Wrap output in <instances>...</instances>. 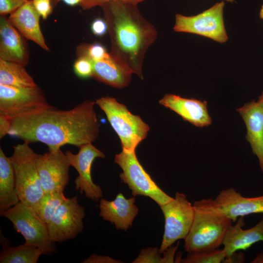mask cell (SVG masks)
Returning <instances> with one entry per match:
<instances>
[{
    "mask_svg": "<svg viewBox=\"0 0 263 263\" xmlns=\"http://www.w3.org/2000/svg\"><path fill=\"white\" fill-rule=\"evenodd\" d=\"M52 106L38 86L24 88L0 84V115L11 120L39 113Z\"/></svg>",
    "mask_w": 263,
    "mask_h": 263,
    "instance_id": "8",
    "label": "cell"
},
{
    "mask_svg": "<svg viewBox=\"0 0 263 263\" xmlns=\"http://www.w3.org/2000/svg\"><path fill=\"white\" fill-rule=\"evenodd\" d=\"M85 207L76 196L67 198L47 224L50 240L60 243L75 239L84 229Z\"/></svg>",
    "mask_w": 263,
    "mask_h": 263,
    "instance_id": "11",
    "label": "cell"
},
{
    "mask_svg": "<svg viewBox=\"0 0 263 263\" xmlns=\"http://www.w3.org/2000/svg\"><path fill=\"white\" fill-rule=\"evenodd\" d=\"M91 29L95 35L102 36L107 31L108 26L104 19H96L92 22Z\"/></svg>",
    "mask_w": 263,
    "mask_h": 263,
    "instance_id": "33",
    "label": "cell"
},
{
    "mask_svg": "<svg viewBox=\"0 0 263 263\" xmlns=\"http://www.w3.org/2000/svg\"><path fill=\"white\" fill-rule=\"evenodd\" d=\"M159 103L174 111L187 121L198 127L211 124L207 102L193 98H186L173 94H167L159 100Z\"/></svg>",
    "mask_w": 263,
    "mask_h": 263,
    "instance_id": "15",
    "label": "cell"
},
{
    "mask_svg": "<svg viewBox=\"0 0 263 263\" xmlns=\"http://www.w3.org/2000/svg\"><path fill=\"white\" fill-rule=\"evenodd\" d=\"M39 154L23 141L13 147L10 159L14 170L16 190L19 202L35 209L44 192L37 166Z\"/></svg>",
    "mask_w": 263,
    "mask_h": 263,
    "instance_id": "4",
    "label": "cell"
},
{
    "mask_svg": "<svg viewBox=\"0 0 263 263\" xmlns=\"http://www.w3.org/2000/svg\"><path fill=\"white\" fill-rule=\"evenodd\" d=\"M66 4L70 6H74L80 2L81 0H62Z\"/></svg>",
    "mask_w": 263,
    "mask_h": 263,
    "instance_id": "39",
    "label": "cell"
},
{
    "mask_svg": "<svg viewBox=\"0 0 263 263\" xmlns=\"http://www.w3.org/2000/svg\"><path fill=\"white\" fill-rule=\"evenodd\" d=\"M179 242L175 246L172 245L167 249H166L163 252V256L162 257V263H174V255L178 247Z\"/></svg>",
    "mask_w": 263,
    "mask_h": 263,
    "instance_id": "35",
    "label": "cell"
},
{
    "mask_svg": "<svg viewBox=\"0 0 263 263\" xmlns=\"http://www.w3.org/2000/svg\"><path fill=\"white\" fill-rule=\"evenodd\" d=\"M236 222L228 228L223 241L226 257L238 250H245L257 242H263V217L255 226L245 230L243 229L245 225L244 216L239 217Z\"/></svg>",
    "mask_w": 263,
    "mask_h": 263,
    "instance_id": "20",
    "label": "cell"
},
{
    "mask_svg": "<svg viewBox=\"0 0 263 263\" xmlns=\"http://www.w3.org/2000/svg\"><path fill=\"white\" fill-rule=\"evenodd\" d=\"M92 62V77L98 81L118 88L130 83L132 73L115 60L110 53L102 60Z\"/></svg>",
    "mask_w": 263,
    "mask_h": 263,
    "instance_id": "21",
    "label": "cell"
},
{
    "mask_svg": "<svg viewBox=\"0 0 263 263\" xmlns=\"http://www.w3.org/2000/svg\"><path fill=\"white\" fill-rule=\"evenodd\" d=\"M37 166L44 193L64 191L69 181L71 166L60 148L39 154Z\"/></svg>",
    "mask_w": 263,
    "mask_h": 263,
    "instance_id": "13",
    "label": "cell"
},
{
    "mask_svg": "<svg viewBox=\"0 0 263 263\" xmlns=\"http://www.w3.org/2000/svg\"><path fill=\"white\" fill-rule=\"evenodd\" d=\"M29 0H0V14H11Z\"/></svg>",
    "mask_w": 263,
    "mask_h": 263,
    "instance_id": "30",
    "label": "cell"
},
{
    "mask_svg": "<svg viewBox=\"0 0 263 263\" xmlns=\"http://www.w3.org/2000/svg\"><path fill=\"white\" fill-rule=\"evenodd\" d=\"M83 263H122L109 256L98 255L95 254H92L89 257L85 259Z\"/></svg>",
    "mask_w": 263,
    "mask_h": 263,
    "instance_id": "34",
    "label": "cell"
},
{
    "mask_svg": "<svg viewBox=\"0 0 263 263\" xmlns=\"http://www.w3.org/2000/svg\"><path fill=\"white\" fill-rule=\"evenodd\" d=\"M237 111L245 123V138L250 144L252 152L257 156L263 173V107L258 101L252 100Z\"/></svg>",
    "mask_w": 263,
    "mask_h": 263,
    "instance_id": "18",
    "label": "cell"
},
{
    "mask_svg": "<svg viewBox=\"0 0 263 263\" xmlns=\"http://www.w3.org/2000/svg\"><path fill=\"white\" fill-rule=\"evenodd\" d=\"M11 119L0 115V139H2L6 134H8V131L11 126Z\"/></svg>",
    "mask_w": 263,
    "mask_h": 263,
    "instance_id": "36",
    "label": "cell"
},
{
    "mask_svg": "<svg viewBox=\"0 0 263 263\" xmlns=\"http://www.w3.org/2000/svg\"><path fill=\"white\" fill-rule=\"evenodd\" d=\"M260 18L263 19V5L262 6L260 11Z\"/></svg>",
    "mask_w": 263,
    "mask_h": 263,
    "instance_id": "41",
    "label": "cell"
},
{
    "mask_svg": "<svg viewBox=\"0 0 263 263\" xmlns=\"http://www.w3.org/2000/svg\"><path fill=\"white\" fill-rule=\"evenodd\" d=\"M19 32L5 15L0 18V59L25 66L29 53L25 42Z\"/></svg>",
    "mask_w": 263,
    "mask_h": 263,
    "instance_id": "17",
    "label": "cell"
},
{
    "mask_svg": "<svg viewBox=\"0 0 263 263\" xmlns=\"http://www.w3.org/2000/svg\"><path fill=\"white\" fill-rule=\"evenodd\" d=\"M165 218L164 232L159 248L163 252L176 241L188 235L194 216V208L183 193L177 192L175 197L159 206Z\"/></svg>",
    "mask_w": 263,
    "mask_h": 263,
    "instance_id": "9",
    "label": "cell"
},
{
    "mask_svg": "<svg viewBox=\"0 0 263 263\" xmlns=\"http://www.w3.org/2000/svg\"><path fill=\"white\" fill-rule=\"evenodd\" d=\"M95 102L85 100L69 110L50 108L11 119L8 134L29 143L39 142L49 150L70 144L79 147L98 137Z\"/></svg>",
    "mask_w": 263,
    "mask_h": 263,
    "instance_id": "1",
    "label": "cell"
},
{
    "mask_svg": "<svg viewBox=\"0 0 263 263\" xmlns=\"http://www.w3.org/2000/svg\"><path fill=\"white\" fill-rule=\"evenodd\" d=\"M144 0H81L79 5L84 10H87L95 6H101L104 3L111 1H121L137 5Z\"/></svg>",
    "mask_w": 263,
    "mask_h": 263,
    "instance_id": "31",
    "label": "cell"
},
{
    "mask_svg": "<svg viewBox=\"0 0 263 263\" xmlns=\"http://www.w3.org/2000/svg\"><path fill=\"white\" fill-rule=\"evenodd\" d=\"M258 101L263 107V92H262L261 95L259 97V99H258Z\"/></svg>",
    "mask_w": 263,
    "mask_h": 263,
    "instance_id": "40",
    "label": "cell"
},
{
    "mask_svg": "<svg viewBox=\"0 0 263 263\" xmlns=\"http://www.w3.org/2000/svg\"><path fill=\"white\" fill-rule=\"evenodd\" d=\"M74 70L75 74L80 77H92L93 72V62L88 57L79 56L74 63Z\"/></svg>",
    "mask_w": 263,
    "mask_h": 263,
    "instance_id": "28",
    "label": "cell"
},
{
    "mask_svg": "<svg viewBox=\"0 0 263 263\" xmlns=\"http://www.w3.org/2000/svg\"><path fill=\"white\" fill-rule=\"evenodd\" d=\"M19 202L16 193L14 169L10 158L0 148V213Z\"/></svg>",
    "mask_w": 263,
    "mask_h": 263,
    "instance_id": "22",
    "label": "cell"
},
{
    "mask_svg": "<svg viewBox=\"0 0 263 263\" xmlns=\"http://www.w3.org/2000/svg\"><path fill=\"white\" fill-rule=\"evenodd\" d=\"M214 200L233 223L241 216L263 213V195L244 197L234 188H230L220 190Z\"/></svg>",
    "mask_w": 263,
    "mask_h": 263,
    "instance_id": "14",
    "label": "cell"
},
{
    "mask_svg": "<svg viewBox=\"0 0 263 263\" xmlns=\"http://www.w3.org/2000/svg\"><path fill=\"white\" fill-rule=\"evenodd\" d=\"M135 198H126L119 193L112 201L101 198L99 216L113 224L117 229L127 230L132 225L139 208L135 204Z\"/></svg>",
    "mask_w": 263,
    "mask_h": 263,
    "instance_id": "16",
    "label": "cell"
},
{
    "mask_svg": "<svg viewBox=\"0 0 263 263\" xmlns=\"http://www.w3.org/2000/svg\"><path fill=\"white\" fill-rule=\"evenodd\" d=\"M67 199L62 191L44 193L38 205L34 210L39 218L47 224L60 206Z\"/></svg>",
    "mask_w": 263,
    "mask_h": 263,
    "instance_id": "25",
    "label": "cell"
},
{
    "mask_svg": "<svg viewBox=\"0 0 263 263\" xmlns=\"http://www.w3.org/2000/svg\"><path fill=\"white\" fill-rule=\"evenodd\" d=\"M104 112L111 126L119 137L122 150L135 151L147 136L150 128L141 117L131 113L127 107L112 97H102L95 101Z\"/></svg>",
    "mask_w": 263,
    "mask_h": 263,
    "instance_id": "5",
    "label": "cell"
},
{
    "mask_svg": "<svg viewBox=\"0 0 263 263\" xmlns=\"http://www.w3.org/2000/svg\"><path fill=\"white\" fill-rule=\"evenodd\" d=\"M193 205L194 216L184 239L185 250L192 253L218 249L232 221L211 198L195 201Z\"/></svg>",
    "mask_w": 263,
    "mask_h": 263,
    "instance_id": "3",
    "label": "cell"
},
{
    "mask_svg": "<svg viewBox=\"0 0 263 263\" xmlns=\"http://www.w3.org/2000/svg\"><path fill=\"white\" fill-rule=\"evenodd\" d=\"M226 255L224 248L188 253L186 258L177 257L175 263H223Z\"/></svg>",
    "mask_w": 263,
    "mask_h": 263,
    "instance_id": "26",
    "label": "cell"
},
{
    "mask_svg": "<svg viewBox=\"0 0 263 263\" xmlns=\"http://www.w3.org/2000/svg\"><path fill=\"white\" fill-rule=\"evenodd\" d=\"M0 84L18 88H33L38 85L24 66L0 59Z\"/></svg>",
    "mask_w": 263,
    "mask_h": 263,
    "instance_id": "24",
    "label": "cell"
},
{
    "mask_svg": "<svg viewBox=\"0 0 263 263\" xmlns=\"http://www.w3.org/2000/svg\"><path fill=\"white\" fill-rule=\"evenodd\" d=\"M245 259L244 255L242 252H234L229 256L226 257L223 263H244Z\"/></svg>",
    "mask_w": 263,
    "mask_h": 263,
    "instance_id": "37",
    "label": "cell"
},
{
    "mask_svg": "<svg viewBox=\"0 0 263 263\" xmlns=\"http://www.w3.org/2000/svg\"><path fill=\"white\" fill-rule=\"evenodd\" d=\"M101 7L111 39L110 54L142 79L144 58L157 38L155 28L143 17L135 4L111 1Z\"/></svg>",
    "mask_w": 263,
    "mask_h": 263,
    "instance_id": "2",
    "label": "cell"
},
{
    "mask_svg": "<svg viewBox=\"0 0 263 263\" xmlns=\"http://www.w3.org/2000/svg\"><path fill=\"white\" fill-rule=\"evenodd\" d=\"M71 166L77 171L78 175L75 180V189L86 198L95 202L103 196L100 187L93 181L91 168L96 158H105V154L95 147L92 143L82 145L79 147L77 153L74 154L70 150L65 152Z\"/></svg>",
    "mask_w": 263,
    "mask_h": 263,
    "instance_id": "12",
    "label": "cell"
},
{
    "mask_svg": "<svg viewBox=\"0 0 263 263\" xmlns=\"http://www.w3.org/2000/svg\"><path fill=\"white\" fill-rule=\"evenodd\" d=\"M228 2H233L234 1V0H225Z\"/></svg>",
    "mask_w": 263,
    "mask_h": 263,
    "instance_id": "42",
    "label": "cell"
},
{
    "mask_svg": "<svg viewBox=\"0 0 263 263\" xmlns=\"http://www.w3.org/2000/svg\"><path fill=\"white\" fill-rule=\"evenodd\" d=\"M77 53L79 56H85L89 58L92 61H98L102 60L109 54L105 48L100 44H86L79 45L77 48Z\"/></svg>",
    "mask_w": 263,
    "mask_h": 263,
    "instance_id": "27",
    "label": "cell"
},
{
    "mask_svg": "<svg viewBox=\"0 0 263 263\" xmlns=\"http://www.w3.org/2000/svg\"><path fill=\"white\" fill-rule=\"evenodd\" d=\"M251 263H263V251L258 253Z\"/></svg>",
    "mask_w": 263,
    "mask_h": 263,
    "instance_id": "38",
    "label": "cell"
},
{
    "mask_svg": "<svg viewBox=\"0 0 263 263\" xmlns=\"http://www.w3.org/2000/svg\"><path fill=\"white\" fill-rule=\"evenodd\" d=\"M0 214L11 222L14 229L23 237L25 243L38 247L43 255L56 252L54 243L50 238L47 224L32 207L19 202Z\"/></svg>",
    "mask_w": 263,
    "mask_h": 263,
    "instance_id": "6",
    "label": "cell"
},
{
    "mask_svg": "<svg viewBox=\"0 0 263 263\" xmlns=\"http://www.w3.org/2000/svg\"><path fill=\"white\" fill-rule=\"evenodd\" d=\"M114 162L122 170L119 176L121 181L128 186L133 196L149 197L159 206L172 199L157 185L144 169L137 159L135 151L122 150L115 155Z\"/></svg>",
    "mask_w": 263,
    "mask_h": 263,
    "instance_id": "7",
    "label": "cell"
},
{
    "mask_svg": "<svg viewBox=\"0 0 263 263\" xmlns=\"http://www.w3.org/2000/svg\"><path fill=\"white\" fill-rule=\"evenodd\" d=\"M0 243V263H37L42 254L38 247L26 243L17 246H11L10 242L1 233Z\"/></svg>",
    "mask_w": 263,
    "mask_h": 263,
    "instance_id": "23",
    "label": "cell"
},
{
    "mask_svg": "<svg viewBox=\"0 0 263 263\" xmlns=\"http://www.w3.org/2000/svg\"><path fill=\"white\" fill-rule=\"evenodd\" d=\"M33 5L42 18L46 19L52 12L50 0H32Z\"/></svg>",
    "mask_w": 263,
    "mask_h": 263,
    "instance_id": "32",
    "label": "cell"
},
{
    "mask_svg": "<svg viewBox=\"0 0 263 263\" xmlns=\"http://www.w3.org/2000/svg\"><path fill=\"white\" fill-rule=\"evenodd\" d=\"M224 6L222 1L196 16L176 14L174 31L201 35L221 43L225 42L228 37L224 22Z\"/></svg>",
    "mask_w": 263,
    "mask_h": 263,
    "instance_id": "10",
    "label": "cell"
},
{
    "mask_svg": "<svg viewBox=\"0 0 263 263\" xmlns=\"http://www.w3.org/2000/svg\"><path fill=\"white\" fill-rule=\"evenodd\" d=\"M40 16L32 0H29L10 14L8 19L24 38L35 42L44 50L49 51L40 28Z\"/></svg>",
    "mask_w": 263,
    "mask_h": 263,
    "instance_id": "19",
    "label": "cell"
},
{
    "mask_svg": "<svg viewBox=\"0 0 263 263\" xmlns=\"http://www.w3.org/2000/svg\"><path fill=\"white\" fill-rule=\"evenodd\" d=\"M162 254L159 249L156 247L142 249L132 263H162V257L161 256Z\"/></svg>",
    "mask_w": 263,
    "mask_h": 263,
    "instance_id": "29",
    "label": "cell"
}]
</instances>
